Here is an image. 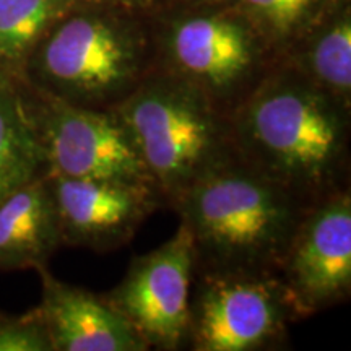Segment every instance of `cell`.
Instances as JSON below:
<instances>
[{
  "instance_id": "6da1fadb",
  "label": "cell",
  "mask_w": 351,
  "mask_h": 351,
  "mask_svg": "<svg viewBox=\"0 0 351 351\" xmlns=\"http://www.w3.org/2000/svg\"><path fill=\"white\" fill-rule=\"evenodd\" d=\"M234 152L311 204L350 186L351 111L275 62L230 114Z\"/></svg>"
},
{
  "instance_id": "7a4b0ae2",
  "label": "cell",
  "mask_w": 351,
  "mask_h": 351,
  "mask_svg": "<svg viewBox=\"0 0 351 351\" xmlns=\"http://www.w3.org/2000/svg\"><path fill=\"white\" fill-rule=\"evenodd\" d=\"M311 205L232 152L171 208L194 239L195 269L276 270Z\"/></svg>"
},
{
  "instance_id": "3957f363",
  "label": "cell",
  "mask_w": 351,
  "mask_h": 351,
  "mask_svg": "<svg viewBox=\"0 0 351 351\" xmlns=\"http://www.w3.org/2000/svg\"><path fill=\"white\" fill-rule=\"evenodd\" d=\"M85 3V2H83ZM72 8L41 39L39 90L91 109H112L155 69L138 13L96 3Z\"/></svg>"
},
{
  "instance_id": "277c9868",
  "label": "cell",
  "mask_w": 351,
  "mask_h": 351,
  "mask_svg": "<svg viewBox=\"0 0 351 351\" xmlns=\"http://www.w3.org/2000/svg\"><path fill=\"white\" fill-rule=\"evenodd\" d=\"M112 111L168 207L210 166L234 152L230 116L199 90L156 70Z\"/></svg>"
},
{
  "instance_id": "5b68a950",
  "label": "cell",
  "mask_w": 351,
  "mask_h": 351,
  "mask_svg": "<svg viewBox=\"0 0 351 351\" xmlns=\"http://www.w3.org/2000/svg\"><path fill=\"white\" fill-rule=\"evenodd\" d=\"M156 43L153 70L199 90L228 116L276 62L232 5H197L174 13L161 26Z\"/></svg>"
},
{
  "instance_id": "8992f818",
  "label": "cell",
  "mask_w": 351,
  "mask_h": 351,
  "mask_svg": "<svg viewBox=\"0 0 351 351\" xmlns=\"http://www.w3.org/2000/svg\"><path fill=\"white\" fill-rule=\"evenodd\" d=\"M300 319L276 270L195 269L187 348L269 350L282 343L289 324Z\"/></svg>"
},
{
  "instance_id": "52a82bcc",
  "label": "cell",
  "mask_w": 351,
  "mask_h": 351,
  "mask_svg": "<svg viewBox=\"0 0 351 351\" xmlns=\"http://www.w3.org/2000/svg\"><path fill=\"white\" fill-rule=\"evenodd\" d=\"M23 98L46 158V174L153 184L112 109L77 106L39 88Z\"/></svg>"
},
{
  "instance_id": "ba28073f",
  "label": "cell",
  "mask_w": 351,
  "mask_h": 351,
  "mask_svg": "<svg viewBox=\"0 0 351 351\" xmlns=\"http://www.w3.org/2000/svg\"><path fill=\"white\" fill-rule=\"evenodd\" d=\"M195 267L194 239L181 223L168 241L132 258L121 282L103 296L129 320L148 348L182 350L187 346Z\"/></svg>"
},
{
  "instance_id": "9c48e42d",
  "label": "cell",
  "mask_w": 351,
  "mask_h": 351,
  "mask_svg": "<svg viewBox=\"0 0 351 351\" xmlns=\"http://www.w3.org/2000/svg\"><path fill=\"white\" fill-rule=\"evenodd\" d=\"M280 275L301 319L348 301L351 295V191L311 205L280 261Z\"/></svg>"
},
{
  "instance_id": "30bf717a",
  "label": "cell",
  "mask_w": 351,
  "mask_h": 351,
  "mask_svg": "<svg viewBox=\"0 0 351 351\" xmlns=\"http://www.w3.org/2000/svg\"><path fill=\"white\" fill-rule=\"evenodd\" d=\"M62 244L95 252L129 244L150 215L166 205L152 182L75 179L46 174Z\"/></svg>"
},
{
  "instance_id": "8fae6325",
  "label": "cell",
  "mask_w": 351,
  "mask_h": 351,
  "mask_svg": "<svg viewBox=\"0 0 351 351\" xmlns=\"http://www.w3.org/2000/svg\"><path fill=\"white\" fill-rule=\"evenodd\" d=\"M43 282L39 304L54 351H147L138 332L103 295L73 287L38 267Z\"/></svg>"
},
{
  "instance_id": "7c38bea8",
  "label": "cell",
  "mask_w": 351,
  "mask_h": 351,
  "mask_svg": "<svg viewBox=\"0 0 351 351\" xmlns=\"http://www.w3.org/2000/svg\"><path fill=\"white\" fill-rule=\"evenodd\" d=\"M276 62L287 65L351 111L350 0H327L322 10L285 47Z\"/></svg>"
},
{
  "instance_id": "4fadbf2b",
  "label": "cell",
  "mask_w": 351,
  "mask_h": 351,
  "mask_svg": "<svg viewBox=\"0 0 351 351\" xmlns=\"http://www.w3.org/2000/svg\"><path fill=\"white\" fill-rule=\"evenodd\" d=\"M62 244L46 174L0 200V270L38 269Z\"/></svg>"
},
{
  "instance_id": "5bb4252c",
  "label": "cell",
  "mask_w": 351,
  "mask_h": 351,
  "mask_svg": "<svg viewBox=\"0 0 351 351\" xmlns=\"http://www.w3.org/2000/svg\"><path fill=\"white\" fill-rule=\"evenodd\" d=\"M47 173L23 95L0 77V200Z\"/></svg>"
},
{
  "instance_id": "9a60e30c",
  "label": "cell",
  "mask_w": 351,
  "mask_h": 351,
  "mask_svg": "<svg viewBox=\"0 0 351 351\" xmlns=\"http://www.w3.org/2000/svg\"><path fill=\"white\" fill-rule=\"evenodd\" d=\"M78 0H0V60L19 64Z\"/></svg>"
},
{
  "instance_id": "2e32d148",
  "label": "cell",
  "mask_w": 351,
  "mask_h": 351,
  "mask_svg": "<svg viewBox=\"0 0 351 351\" xmlns=\"http://www.w3.org/2000/svg\"><path fill=\"white\" fill-rule=\"evenodd\" d=\"M326 3L327 0H236L232 7L252 25L278 59Z\"/></svg>"
},
{
  "instance_id": "e0dca14e",
  "label": "cell",
  "mask_w": 351,
  "mask_h": 351,
  "mask_svg": "<svg viewBox=\"0 0 351 351\" xmlns=\"http://www.w3.org/2000/svg\"><path fill=\"white\" fill-rule=\"evenodd\" d=\"M0 351H54L38 307L21 315H0Z\"/></svg>"
},
{
  "instance_id": "ac0fdd59",
  "label": "cell",
  "mask_w": 351,
  "mask_h": 351,
  "mask_svg": "<svg viewBox=\"0 0 351 351\" xmlns=\"http://www.w3.org/2000/svg\"><path fill=\"white\" fill-rule=\"evenodd\" d=\"M85 3H96V5H106L132 13H148L156 10L161 5V0H82Z\"/></svg>"
},
{
  "instance_id": "d6986e66",
  "label": "cell",
  "mask_w": 351,
  "mask_h": 351,
  "mask_svg": "<svg viewBox=\"0 0 351 351\" xmlns=\"http://www.w3.org/2000/svg\"><path fill=\"white\" fill-rule=\"evenodd\" d=\"M199 2V5H219V3H225V5H232L236 0H195Z\"/></svg>"
},
{
  "instance_id": "ffe728a7",
  "label": "cell",
  "mask_w": 351,
  "mask_h": 351,
  "mask_svg": "<svg viewBox=\"0 0 351 351\" xmlns=\"http://www.w3.org/2000/svg\"><path fill=\"white\" fill-rule=\"evenodd\" d=\"M0 77H2V75H0Z\"/></svg>"
}]
</instances>
